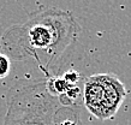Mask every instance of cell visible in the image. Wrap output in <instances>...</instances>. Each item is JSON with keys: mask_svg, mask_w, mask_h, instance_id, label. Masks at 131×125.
Returning a JSON list of instances; mask_svg holds the SVG:
<instances>
[{"mask_svg": "<svg viewBox=\"0 0 131 125\" xmlns=\"http://www.w3.org/2000/svg\"><path fill=\"white\" fill-rule=\"evenodd\" d=\"M11 71V61L6 54L0 53V78H4Z\"/></svg>", "mask_w": 131, "mask_h": 125, "instance_id": "5b68a950", "label": "cell"}, {"mask_svg": "<svg viewBox=\"0 0 131 125\" xmlns=\"http://www.w3.org/2000/svg\"><path fill=\"white\" fill-rule=\"evenodd\" d=\"M54 125H82L78 107L61 105L54 116Z\"/></svg>", "mask_w": 131, "mask_h": 125, "instance_id": "277c9868", "label": "cell"}, {"mask_svg": "<svg viewBox=\"0 0 131 125\" xmlns=\"http://www.w3.org/2000/svg\"><path fill=\"white\" fill-rule=\"evenodd\" d=\"M63 78H64V79H65L66 82H68L69 84L76 85V84H77V82H78V79H80V73L77 72V71L70 70V71H68V72L64 73Z\"/></svg>", "mask_w": 131, "mask_h": 125, "instance_id": "8992f818", "label": "cell"}, {"mask_svg": "<svg viewBox=\"0 0 131 125\" xmlns=\"http://www.w3.org/2000/svg\"><path fill=\"white\" fill-rule=\"evenodd\" d=\"M4 36L6 51L19 56H34L43 66L52 65L60 60L77 39L78 24L71 13L60 10H43L30 15L27 23L17 29L11 28ZM47 67V69H48Z\"/></svg>", "mask_w": 131, "mask_h": 125, "instance_id": "6da1fadb", "label": "cell"}, {"mask_svg": "<svg viewBox=\"0 0 131 125\" xmlns=\"http://www.w3.org/2000/svg\"><path fill=\"white\" fill-rule=\"evenodd\" d=\"M60 106L46 82L19 81L8 90L4 125H54Z\"/></svg>", "mask_w": 131, "mask_h": 125, "instance_id": "7a4b0ae2", "label": "cell"}, {"mask_svg": "<svg viewBox=\"0 0 131 125\" xmlns=\"http://www.w3.org/2000/svg\"><path fill=\"white\" fill-rule=\"evenodd\" d=\"M126 97V89L113 73L93 75L84 83V104L101 120L114 117Z\"/></svg>", "mask_w": 131, "mask_h": 125, "instance_id": "3957f363", "label": "cell"}]
</instances>
